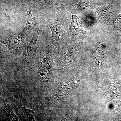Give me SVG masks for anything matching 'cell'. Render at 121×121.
Returning a JSON list of instances; mask_svg holds the SVG:
<instances>
[{
  "label": "cell",
  "mask_w": 121,
  "mask_h": 121,
  "mask_svg": "<svg viewBox=\"0 0 121 121\" xmlns=\"http://www.w3.org/2000/svg\"><path fill=\"white\" fill-rule=\"evenodd\" d=\"M59 13L45 17L52 34V44L58 49L66 36L62 24L58 20Z\"/></svg>",
  "instance_id": "5b68a950"
},
{
  "label": "cell",
  "mask_w": 121,
  "mask_h": 121,
  "mask_svg": "<svg viewBox=\"0 0 121 121\" xmlns=\"http://www.w3.org/2000/svg\"><path fill=\"white\" fill-rule=\"evenodd\" d=\"M40 9L45 17L65 10L67 4L60 0H31Z\"/></svg>",
  "instance_id": "52a82bcc"
},
{
  "label": "cell",
  "mask_w": 121,
  "mask_h": 121,
  "mask_svg": "<svg viewBox=\"0 0 121 121\" xmlns=\"http://www.w3.org/2000/svg\"><path fill=\"white\" fill-rule=\"evenodd\" d=\"M17 109L18 116L20 119L23 121H35L34 118L35 113L34 110L28 109L21 105L18 107Z\"/></svg>",
  "instance_id": "30bf717a"
},
{
  "label": "cell",
  "mask_w": 121,
  "mask_h": 121,
  "mask_svg": "<svg viewBox=\"0 0 121 121\" xmlns=\"http://www.w3.org/2000/svg\"><path fill=\"white\" fill-rule=\"evenodd\" d=\"M25 9L27 15L26 25L19 33L28 42L33 37L36 30L46 26L47 20L37 4L31 0H19Z\"/></svg>",
  "instance_id": "3957f363"
},
{
  "label": "cell",
  "mask_w": 121,
  "mask_h": 121,
  "mask_svg": "<svg viewBox=\"0 0 121 121\" xmlns=\"http://www.w3.org/2000/svg\"><path fill=\"white\" fill-rule=\"evenodd\" d=\"M21 9L1 7L0 36L5 37L19 34L26 25L27 12Z\"/></svg>",
  "instance_id": "7a4b0ae2"
},
{
  "label": "cell",
  "mask_w": 121,
  "mask_h": 121,
  "mask_svg": "<svg viewBox=\"0 0 121 121\" xmlns=\"http://www.w3.org/2000/svg\"><path fill=\"white\" fill-rule=\"evenodd\" d=\"M114 25L116 28H119L121 26V14L117 15L113 20Z\"/></svg>",
  "instance_id": "7c38bea8"
},
{
  "label": "cell",
  "mask_w": 121,
  "mask_h": 121,
  "mask_svg": "<svg viewBox=\"0 0 121 121\" xmlns=\"http://www.w3.org/2000/svg\"><path fill=\"white\" fill-rule=\"evenodd\" d=\"M99 18L102 21H106L109 19L111 12V9L107 7L101 6L95 7Z\"/></svg>",
  "instance_id": "8fae6325"
},
{
  "label": "cell",
  "mask_w": 121,
  "mask_h": 121,
  "mask_svg": "<svg viewBox=\"0 0 121 121\" xmlns=\"http://www.w3.org/2000/svg\"><path fill=\"white\" fill-rule=\"evenodd\" d=\"M70 35L76 37L82 31L81 25L79 19L76 15H72L71 23L68 26Z\"/></svg>",
  "instance_id": "9c48e42d"
},
{
  "label": "cell",
  "mask_w": 121,
  "mask_h": 121,
  "mask_svg": "<svg viewBox=\"0 0 121 121\" xmlns=\"http://www.w3.org/2000/svg\"><path fill=\"white\" fill-rule=\"evenodd\" d=\"M42 29L36 30L32 39L28 44L20 56L16 59L14 64L17 69L29 68H32L35 66V60L38 46L36 45L38 38Z\"/></svg>",
  "instance_id": "277c9868"
},
{
  "label": "cell",
  "mask_w": 121,
  "mask_h": 121,
  "mask_svg": "<svg viewBox=\"0 0 121 121\" xmlns=\"http://www.w3.org/2000/svg\"><path fill=\"white\" fill-rule=\"evenodd\" d=\"M47 27L39 35L38 46L35 60L36 66L45 87L50 86L54 82L55 64L53 56L54 50L51 41V37L48 32Z\"/></svg>",
  "instance_id": "6da1fadb"
},
{
  "label": "cell",
  "mask_w": 121,
  "mask_h": 121,
  "mask_svg": "<svg viewBox=\"0 0 121 121\" xmlns=\"http://www.w3.org/2000/svg\"><path fill=\"white\" fill-rule=\"evenodd\" d=\"M1 119L8 121H19L18 117L13 110V106L8 105L4 101L1 102Z\"/></svg>",
  "instance_id": "ba28073f"
},
{
  "label": "cell",
  "mask_w": 121,
  "mask_h": 121,
  "mask_svg": "<svg viewBox=\"0 0 121 121\" xmlns=\"http://www.w3.org/2000/svg\"><path fill=\"white\" fill-rule=\"evenodd\" d=\"M3 44L8 48L12 56H20L22 54L28 42L20 35H14L0 40Z\"/></svg>",
  "instance_id": "8992f818"
}]
</instances>
